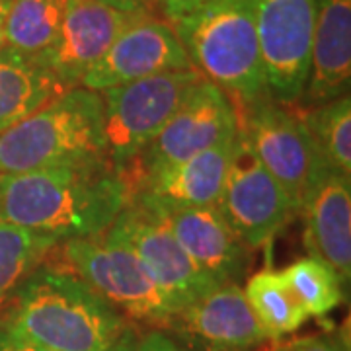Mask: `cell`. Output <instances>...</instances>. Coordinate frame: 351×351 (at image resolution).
<instances>
[{
  "label": "cell",
  "instance_id": "cell-1",
  "mask_svg": "<svg viewBox=\"0 0 351 351\" xmlns=\"http://www.w3.org/2000/svg\"><path fill=\"white\" fill-rule=\"evenodd\" d=\"M131 199L125 168L108 158L0 178V223L57 242L106 232Z\"/></svg>",
  "mask_w": 351,
  "mask_h": 351
},
{
  "label": "cell",
  "instance_id": "cell-2",
  "mask_svg": "<svg viewBox=\"0 0 351 351\" xmlns=\"http://www.w3.org/2000/svg\"><path fill=\"white\" fill-rule=\"evenodd\" d=\"M10 302L0 326L43 350L121 351L135 336L129 318L63 265H39Z\"/></svg>",
  "mask_w": 351,
  "mask_h": 351
},
{
  "label": "cell",
  "instance_id": "cell-3",
  "mask_svg": "<svg viewBox=\"0 0 351 351\" xmlns=\"http://www.w3.org/2000/svg\"><path fill=\"white\" fill-rule=\"evenodd\" d=\"M191 64L225 90L237 108L267 94L254 0H207L172 22Z\"/></svg>",
  "mask_w": 351,
  "mask_h": 351
},
{
  "label": "cell",
  "instance_id": "cell-4",
  "mask_svg": "<svg viewBox=\"0 0 351 351\" xmlns=\"http://www.w3.org/2000/svg\"><path fill=\"white\" fill-rule=\"evenodd\" d=\"M98 92L76 86L0 133V178L104 158Z\"/></svg>",
  "mask_w": 351,
  "mask_h": 351
},
{
  "label": "cell",
  "instance_id": "cell-5",
  "mask_svg": "<svg viewBox=\"0 0 351 351\" xmlns=\"http://www.w3.org/2000/svg\"><path fill=\"white\" fill-rule=\"evenodd\" d=\"M53 254L125 318L170 326L176 311L145 265L119 240L106 232L61 242Z\"/></svg>",
  "mask_w": 351,
  "mask_h": 351
},
{
  "label": "cell",
  "instance_id": "cell-6",
  "mask_svg": "<svg viewBox=\"0 0 351 351\" xmlns=\"http://www.w3.org/2000/svg\"><path fill=\"white\" fill-rule=\"evenodd\" d=\"M199 80L197 69H186L98 92L108 158L119 168L135 162Z\"/></svg>",
  "mask_w": 351,
  "mask_h": 351
},
{
  "label": "cell",
  "instance_id": "cell-7",
  "mask_svg": "<svg viewBox=\"0 0 351 351\" xmlns=\"http://www.w3.org/2000/svg\"><path fill=\"white\" fill-rule=\"evenodd\" d=\"M237 112L240 133L299 213L308 189L328 170L299 112L271 96L237 108Z\"/></svg>",
  "mask_w": 351,
  "mask_h": 351
},
{
  "label": "cell",
  "instance_id": "cell-8",
  "mask_svg": "<svg viewBox=\"0 0 351 351\" xmlns=\"http://www.w3.org/2000/svg\"><path fill=\"white\" fill-rule=\"evenodd\" d=\"M316 0H254L267 94L279 104L301 100L313 49Z\"/></svg>",
  "mask_w": 351,
  "mask_h": 351
},
{
  "label": "cell",
  "instance_id": "cell-9",
  "mask_svg": "<svg viewBox=\"0 0 351 351\" xmlns=\"http://www.w3.org/2000/svg\"><path fill=\"white\" fill-rule=\"evenodd\" d=\"M217 205L248 248L267 246L297 215L285 189L263 168L240 129Z\"/></svg>",
  "mask_w": 351,
  "mask_h": 351
},
{
  "label": "cell",
  "instance_id": "cell-10",
  "mask_svg": "<svg viewBox=\"0 0 351 351\" xmlns=\"http://www.w3.org/2000/svg\"><path fill=\"white\" fill-rule=\"evenodd\" d=\"M237 131L239 112L234 101L225 90L203 78L151 145L141 152L135 162L127 166V178L149 174L197 152L213 149L230 141Z\"/></svg>",
  "mask_w": 351,
  "mask_h": 351
},
{
  "label": "cell",
  "instance_id": "cell-11",
  "mask_svg": "<svg viewBox=\"0 0 351 351\" xmlns=\"http://www.w3.org/2000/svg\"><path fill=\"white\" fill-rule=\"evenodd\" d=\"M106 234L137 256L176 313L205 291L217 287L193 265L162 219L135 197L129 199Z\"/></svg>",
  "mask_w": 351,
  "mask_h": 351
},
{
  "label": "cell",
  "instance_id": "cell-12",
  "mask_svg": "<svg viewBox=\"0 0 351 351\" xmlns=\"http://www.w3.org/2000/svg\"><path fill=\"white\" fill-rule=\"evenodd\" d=\"M195 69L174 25L158 16H135L110 49L88 71L80 86L92 92L170 71Z\"/></svg>",
  "mask_w": 351,
  "mask_h": 351
},
{
  "label": "cell",
  "instance_id": "cell-13",
  "mask_svg": "<svg viewBox=\"0 0 351 351\" xmlns=\"http://www.w3.org/2000/svg\"><path fill=\"white\" fill-rule=\"evenodd\" d=\"M149 205L170 228L182 250L213 285L237 283L248 267L250 248L228 225L219 205L170 209L135 197Z\"/></svg>",
  "mask_w": 351,
  "mask_h": 351
},
{
  "label": "cell",
  "instance_id": "cell-14",
  "mask_svg": "<svg viewBox=\"0 0 351 351\" xmlns=\"http://www.w3.org/2000/svg\"><path fill=\"white\" fill-rule=\"evenodd\" d=\"M170 328L201 351H256L269 339L239 283L205 291L176 313Z\"/></svg>",
  "mask_w": 351,
  "mask_h": 351
},
{
  "label": "cell",
  "instance_id": "cell-15",
  "mask_svg": "<svg viewBox=\"0 0 351 351\" xmlns=\"http://www.w3.org/2000/svg\"><path fill=\"white\" fill-rule=\"evenodd\" d=\"M133 18L135 14L119 12L100 0H66L57 41L38 63L63 86H80L84 75Z\"/></svg>",
  "mask_w": 351,
  "mask_h": 351
},
{
  "label": "cell",
  "instance_id": "cell-16",
  "mask_svg": "<svg viewBox=\"0 0 351 351\" xmlns=\"http://www.w3.org/2000/svg\"><path fill=\"white\" fill-rule=\"evenodd\" d=\"M304 246L308 256L330 265L341 285L351 277V180L328 168L302 201Z\"/></svg>",
  "mask_w": 351,
  "mask_h": 351
},
{
  "label": "cell",
  "instance_id": "cell-17",
  "mask_svg": "<svg viewBox=\"0 0 351 351\" xmlns=\"http://www.w3.org/2000/svg\"><path fill=\"white\" fill-rule=\"evenodd\" d=\"M234 137L180 162L129 178L131 197L152 201L170 209L217 205L225 186Z\"/></svg>",
  "mask_w": 351,
  "mask_h": 351
},
{
  "label": "cell",
  "instance_id": "cell-18",
  "mask_svg": "<svg viewBox=\"0 0 351 351\" xmlns=\"http://www.w3.org/2000/svg\"><path fill=\"white\" fill-rule=\"evenodd\" d=\"M351 0H316L313 49L301 106L313 108L350 94Z\"/></svg>",
  "mask_w": 351,
  "mask_h": 351
},
{
  "label": "cell",
  "instance_id": "cell-19",
  "mask_svg": "<svg viewBox=\"0 0 351 351\" xmlns=\"http://www.w3.org/2000/svg\"><path fill=\"white\" fill-rule=\"evenodd\" d=\"M45 66L10 49H0V133L63 94Z\"/></svg>",
  "mask_w": 351,
  "mask_h": 351
},
{
  "label": "cell",
  "instance_id": "cell-20",
  "mask_svg": "<svg viewBox=\"0 0 351 351\" xmlns=\"http://www.w3.org/2000/svg\"><path fill=\"white\" fill-rule=\"evenodd\" d=\"M66 0H6L4 47L36 61L55 45Z\"/></svg>",
  "mask_w": 351,
  "mask_h": 351
},
{
  "label": "cell",
  "instance_id": "cell-21",
  "mask_svg": "<svg viewBox=\"0 0 351 351\" xmlns=\"http://www.w3.org/2000/svg\"><path fill=\"white\" fill-rule=\"evenodd\" d=\"M242 291L269 339L285 338L308 320L281 271L262 269L248 279Z\"/></svg>",
  "mask_w": 351,
  "mask_h": 351
},
{
  "label": "cell",
  "instance_id": "cell-22",
  "mask_svg": "<svg viewBox=\"0 0 351 351\" xmlns=\"http://www.w3.org/2000/svg\"><path fill=\"white\" fill-rule=\"evenodd\" d=\"M59 244L45 234L0 223V311Z\"/></svg>",
  "mask_w": 351,
  "mask_h": 351
},
{
  "label": "cell",
  "instance_id": "cell-23",
  "mask_svg": "<svg viewBox=\"0 0 351 351\" xmlns=\"http://www.w3.org/2000/svg\"><path fill=\"white\" fill-rule=\"evenodd\" d=\"M299 115L328 168L351 178L350 94L320 106L304 108Z\"/></svg>",
  "mask_w": 351,
  "mask_h": 351
},
{
  "label": "cell",
  "instance_id": "cell-24",
  "mask_svg": "<svg viewBox=\"0 0 351 351\" xmlns=\"http://www.w3.org/2000/svg\"><path fill=\"white\" fill-rule=\"evenodd\" d=\"M281 276L308 318L326 316L343 299L341 281L336 271L313 256L293 262Z\"/></svg>",
  "mask_w": 351,
  "mask_h": 351
},
{
  "label": "cell",
  "instance_id": "cell-25",
  "mask_svg": "<svg viewBox=\"0 0 351 351\" xmlns=\"http://www.w3.org/2000/svg\"><path fill=\"white\" fill-rule=\"evenodd\" d=\"M267 351H350V346L341 334L324 332L306 338L291 339L287 343H279Z\"/></svg>",
  "mask_w": 351,
  "mask_h": 351
},
{
  "label": "cell",
  "instance_id": "cell-26",
  "mask_svg": "<svg viewBox=\"0 0 351 351\" xmlns=\"http://www.w3.org/2000/svg\"><path fill=\"white\" fill-rule=\"evenodd\" d=\"M121 351H188L184 346H180L178 341L166 336L164 332H149L143 336H133L131 341L127 343Z\"/></svg>",
  "mask_w": 351,
  "mask_h": 351
},
{
  "label": "cell",
  "instance_id": "cell-27",
  "mask_svg": "<svg viewBox=\"0 0 351 351\" xmlns=\"http://www.w3.org/2000/svg\"><path fill=\"white\" fill-rule=\"evenodd\" d=\"M115 10L135 16H164V0H100Z\"/></svg>",
  "mask_w": 351,
  "mask_h": 351
},
{
  "label": "cell",
  "instance_id": "cell-28",
  "mask_svg": "<svg viewBox=\"0 0 351 351\" xmlns=\"http://www.w3.org/2000/svg\"><path fill=\"white\" fill-rule=\"evenodd\" d=\"M207 0H164V18L172 24L176 20H180L182 16L193 12L195 8H199Z\"/></svg>",
  "mask_w": 351,
  "mask_h": 351
},
{
  "label": "cell",
  "instance_id": "cell-29",
  "mask_svg": "<svg viewBox=\"0 0 351 351\" xmlns=\"http://www.w3.org/2000/svg\"><path fill=\"white\" fill-rule=\"evenodd\" d=\"M0 351H51L38 348L34 343H27L24 339L16 338L10 332H6L4 328L0 326Z\"/></svg>",
  "mask_w": 351,
  "mask_h": 351
},
{
  "label": "cell",
  "instance_id": "cell-30",
  "mask_svg": "<svg viewBox=\"0 0 351 351\" xmlns=\"http://www.w3.org/2000/svg\"><path fill=\"white\" fill-rule=\"evenodd\" d=\"M4 14H6V0H0V49H4Z\"/></svg>",
  "mask_w": 351,
  "mask_h": 351
}]
</instances>
